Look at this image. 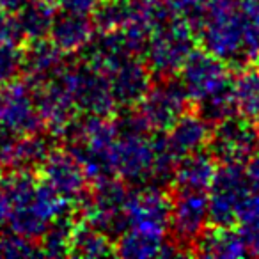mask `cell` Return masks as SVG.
<instances>
[{
  "label": "cell",
  "instance_id": "obj_1",
  "mask_svg": "<svg viewBox=\"0 0 259 259\" xmlns=\"http://www.w3.org/2000/svg\"><path fill=\"white\" fill-rule=\"evenodd\" d=\"M199 43L192 27L183 20H170L149 37L144 61L155 78L178 76L183 64Z\"/></svg>",
  "mask_w": 259,
  "mask_h": 259
},
{
  "label": "cell",
  "instance_id": "obj_2",
  "mask_svg": "<svg viewBox=\"0 0 259 259\" xmlns=\"http://www.w3.org/2000/svg\"><path fill=\"white\" fill-rule=\"evenodd\" d=\"M151 132H169L187 112L194 108L190 96L178 76L155 78L146 96L137 105Z\"/></svg>",
  "mask_w": 259,
  "mask_h": 259
},
{
  "label": "cell",
  "instance_id": "obj_3",
  "mask_svg": "<svg viewBox=\"0 0 259 259\" xmlns=\"http://www.w3.org/2000/svg\"><path fill=\"white\" fill-rule=\"evenodd\" d=\"M252 194L245 163H219L208 190L209 224L238 226V215L245 199Z\"/></svg>",
  "mask_w": 259,
  "mask_h": 259
},
{
  "label": "cell",
  "instance_id": "obj_4",
  "mask_svg": "<svg viewBox=\"0 0 259 259\" xmlns=\"http://www.w3.org/2000/svg\"><path fill=\"white\" fill-rule=\"evenodd\" d=\"M206 149L219 163H247L259 151L254 119L236 114L220 121L213 126Z\"/></svg>",
  "mask_w": 259,
  "mask_h": 259
},
{
  "label": "cell",
  "instance_id": "obj_5",
  "mask_svg": "<svg viewBox=\"0 0 259 259\" xmlns=\"http://www.w3.org/2000/svg\"><path fill=\"white\" fill-rule=\"evenodd\" d=\"M68 82L73 101L80 114L115 115L119 110L112 94L110 78L107 73L80 61L68 68Z\"/></svg>",
  "mask_w": 259,
  "mask_h": 259
},
{
  "label": "cell",
  "instance_id": "obj_6",
  "mask_svg": "<svg viewBox=\"0 0 259 259\" xmlns=\"http://www.w3.org/2000/svg\"><path fill=\"white\" fill-rule=\"evenodd\" d=\"M170 211V236L187 255H194V241L209 224L208 192L172 190Z\"/></svg>",
  "mask_w": 259,
  "mask_h": 259
},
{
  "label": "cell",
  "instance_id": "obj_7",
  "mask_svg": "<svg viewBox=\"0 0 259 259\" xmlns=\"http://www.w3.org/2000/svg\"><path fill=\"white\" fill-rule=\"evenodd\" d=\"M0 130L16 137L47 130L34 101V91L25 80L0 85Z\"/></svg>",
  "mask_w": 259,
  "mask_h": 259
},
{
  "label": "cell",
  "instance_id": "obj_8",
  "mask_svg": "<svg viewBox=\"0 0 259 259\" xmlns=\"http://www.w3.org/2000/svg\"><path fill=\"white\" fill-rule=\"evenodd\" d=\"M231 69L233 68L224 59L217 57L206 48H195L178 73V78L181 80L192 103H195L229 83L233 80Z\"/></svg>",
  "mask_w": 259,
  "mask_h": 259
},
{
  "label": "cell",
  "instance_id": "obj_9",
  "mask_svg": "<svg viewBox=\"0 0 259 259\" xmlns=\"http://www.w3.org/2000/svg\"><path fill=\"white\" fill-rule=\"evenodd\" d=\"M172 192L155 185L132 187L126 202V215L130 227L165 234L170 224Z\"/></svg>",
  "mask_w": 259,
  "mask_h": 259
},
{
  "label": "cell",
  "instance_id": "obj_10",
  "mask_svg": "<svg viewBox=\"0 0 259 259\" xmlns=\"http://www.w3.org/2000/svg\"><path fill=\"white\" fill-rule=\"evenodd\" d=\"M71 66V64H69ZM68 69L57 78L50 80L47 83H41L32 87L34 101H36L37 112L45 122L47 132L54 134L57 139L62 137L64 130L69 122L76 117V105L73 101V94L68 82Z\"/></svg>",
  "mask_w": 259,
  "mask_h": 259
},
{
  "label": "cell",
  "instance_id": "obj_11",
  "mask_svg": "<svg viewBox=\"0 0 259 259\" xmlns=\"http://www.w3.org/2000/svg\"><path fill=\"white\" fill-rule=\"evenodd\" d=\"M39 174L73 206L78 204L91 190V181L85 174V169L78 162V158L64 146H57L48 155Z\"/></svg>",
  "mask_w": 259,
  "mask_h": 259
},
{
  "label": "cell",
  "instance_id": "obj_12",
  "mask_svg": "<svg viewBox=\"0 0 259 259\" xmlns=\"http://www.w3.org/2000/svg\"><path fill=\"white\" fill-rule=\"evenodd\" d=\"M153 141L149 135H119L114 148L117 178L130 187H144L153 176Z\"/></svg>",
  "mask_w": 259,
  "mask_h": 259
},
{
  "label": "cell",
  "instance_id": "obj_13",
  "mask_svg": "<svg viewBox=\"0 0 259 259\" xmlns=\"http://www.w3.org/2000/svg\"><path fill=\"white\" fill-rule=\"evenodd\" d=\"M69 54L61 50L50 37L32 39L27 47H23L22 76L30 87H37L57 78L69 68Z\"/></svg>",
  "mask_w": 259,
  "mask_h": 259
},
{
  "label": "cell",
  "instance_id": "obj_14",
  "mask_svg": "<svg viewBox=\"0 0 259 259\" xmlns=\"http://www.w3.org/2000/svg\"><path fill=\"white\" fill-rule=\"evenodd\" d=\"M112 94L119 108H134L141 103L155 82L148 62L141 55H132L108 75Z\"/></svg>",
  "mask_w": 259,
  "mask_h": 259
},
{
  "label": "cell",
  "instance_id": "obj_15",
  "mask_svg": "<svg viewBox=\"0 0 259 259\" xmlns=\"http://www.w3.org/2000/svg\"><path fill=\"white\" fill-rule=\"evenodd\" d=\"M132 55L134 52L130 48L128 39L121 29L108 30V32L98 30V34H94L89 45L80 52V61L110 75L117 66H121Z\"/></svg>",
  "mask_w": 259,
  "mask_h": 259
},
{
  "label": "cell",
  "instance_id": "obj_16",
  "mask_svg": "<svg viewBox=\"0 0 259 259\" xmlns=\"http://www.w3.org/2000/svg\"><path fill=\"white\" fill-rule=\"evenodd\" d=\"M247 245L234 226L208 224L194 241V255L213 259H236L247 255Z\"/></svg>",
  "mask_w": 259,
  "mask_h": 259
},
{
  "label": "cell",
  "instance_id": "obj_17",
  "mask_svg": "<svg viewBox=\"0 0 259 259\" xmlns=\"http://www.w3.org/2000/svg\"><path fill=\"white\" fill-rule=\"evenodd\" d=\"M96 32L98 29L93 16L61 9V13L55 15L48 37L66 54H80Z\"/></svg>",
  "mask_w": 259,
  "mask_h": 259
},
{
  "label": "cell",
  "instance_id": "obj_18",
  "mask_svg": "<svg viewBox=\"0 0 259 259\" xmlns=\"http://www.w3.org/2000/svg\"><path fill=\"white\" fill-rule=\"evenodd\" d=\"M217 169H219V162L213 158L208 149L188 153L178 160L170 188L172 190L208 192L217 174Z\"/></svg>",
  "mask_w": 259,
  "mask_h": 259
},
{
  "label": "cell",
  "instance_id": "obj_19",
  "mask_svg": "<svg viewBox=\"0 0 259 259\" xmlns=\"http://www.w3.org/2000/svg\"><path fill=\"white\" fill-rule=\"evenodd\" d=\"M57 148V137L50 132L22 135L15 141L6 160V169H27L39 172L48 155Z\"/></svg>",
  "mask_w": 259,
  "mask_h": 259
},
{
  "label": "cell",
  "instance_id": "obj_20",
  "mask_svg": "<svg viewBox=\"0 0 259 259\" xmlns=\"http://www.w3.org/2000/svg\"><path fill=\"white\" fill-rule=\"evenodd\" d=\"M213 126L201 117L197 112L192 108L190 112L183 115L169 132H165L167 141L170 148L174 149L178 156H185L188 153H195L206 149L211 137Z\"/></svg>",
  "mask_w": 259,
  "mask_h": 259
},
{
  "label": "cell",
  "instance_id": "obj_21",
  "mask_svg": "<svg viewBox=\"0 0 259 259\" xmlns=\"http://www.w3.org/2000/svg\"><path fill=\"white\" fill-rule=\"evenodd\" d=\"M69 255L75 257H108L117 255L115 241L93 224L78 219L75 226Z\"/></svg>",
  "mask_w": 259,
  "mask_h": 259
},
{
  "label": "cell",
  "instance_id": "obj_22",
  "mask_svg": "<svg viewBox=\"0 0 259 259\" xmlns=\"http://www.w3.org/2000/svg\"><path fill=\"white\" fill-rule=\"evenodd\" d=\"M233 91L238 114L248 119L259 117V61L234 69Z\"/></svg>",
  "mask_w": 259,
  "mask_h": 259
},
{
  "label": "cell",
  "instance_id": "obj_23",
  "mask_svg": "<svg viewBox=\"0 0 259 259\" xmlns=\"http://www.w3.org/2000/svg\"><path fill=\"white\" fill-rule=\"evenodd\" d=\"M165 241V234L130 227L124 234L117 238L115 248H117V255L121 257H162Z\"/></svg>",
  "mask_w": 259,
  "mask_h": 259
},
{
  "label": "cell",
  "instance_id": "obj_24",
  "mask_svg": "<svg viewBox=\"0 0 259 259\" xmlns=\"http://www.w3.org/2000/svg\"><path fill=\"white\" fill-rule=\"evenodd\" d=\"M76 220H78V217H76V211L73 209V211H68L64 215L57 217L48 226V229L45 231V234L39 240V247L43 250V255H50V257L69 255Z\"/></svg>",
  "mask_w": 259,
  "mask_h": 259
},
{
  "label": "cell",
  "instance_id": "obj_25",
  "mask_svg": "<svg viewBox=\"0 0 259 259\" xmlns=\"http://www.w3.org/2000/svg\"><path fill=\"white\" fill-rule=\"evenodd\" d=\"M194 110L211 126L219 124L220 121L231 117V115H236L238 105L233 91V80L229 83H226L224 87H220V89H217L215 93L195 101Z\"/></svg>",
  "mask_w": 259,
  "mask_h": 259
},
{
  "label": "cell",
  "instance_id": "obj_26",
  "mask_svg": "<svg viewBox=\"0 0 259 259\" xmlns=\"http://www.w3.org/2000/svg\"><path fill=\"white\" fill-rule=\"evenodd\" d=\"M20 23L25 30L27 41L43 39L50 36L52 23L57 15V8L45 0H30L25 8H22L18 13Z\"/></svg>",
  "mask_w": 259,
  "mask_h": 259
},
{
  "label": "cell",
  "instance_id": "obj_27",
  "mask_svg": "<svg viewBox=\"0 0 259 259\" xmlns=\"http://www.w3.org/2000/svg\"><path fill=\"white\" fill-rule=\"evenodd\" d=\"M93 20L101 32L122 29L132 20V0H101Z\"/></svg>",
  "mask_w": 259,
  "mask_h": 259
},
{
  "label": "cell",
  "instance_id": "obj_28",
  "mask_svg": "<svg viewBox=\"0 0 259 259\" xmlns=\"http://www.w3.org/2000/svg\"><path fill=\"white\" fill-rule=\"evenodd\" d=\"M23 73V45L0 43V85L18 80Z\"/></svg>",
  "mask_w": 259,
  "mask_h": 259
},
{
  "label": "cell",
  "instance_id": "obj_29",
  "mask_svg": "<svg viewBox=\"0 0 259 259\" xmlns=\"http://www.w3.org/2000/svg\"><path fill=\"white\" fill-rule=\"evenodd\" d=\"M0 43L25 45L27 36L16 13L0 9Z\"/></svg>",
  "mask_w": 259,
  "mask_h": 259
},
{
  "label": "cell",
  "instance_id": "obj_30",
  "mask_svg": "<svg viewBox=\"0 0 259 259\" xmlns=\"http://www.w3.org/2000/svg\"><path fill=\"white\" fill-rule=\"evenodd\" d=\"M243 241L247 245V252L250 255H259V217L243 219L238 224Z\"/></svg>",
  "mask_w": 259,
  "mask_h": 259
},
{
  "label": "cell",
  "instance_id": "obj_31",
  "mask_svg": "<svg viewBox=\"0 0 259 259\" xmlns=\"http://www.w3.org/2000/svg\"><path fill=\"white\" fill-rule=\"evenodd\" d=\"M101 0H61L59 9L64 11L78 13V15H89L93 16V13L96 11V8L100 6Z\"/></svg>",
  "mask_w": 259,
  "mask_h": 259
},
{
  "label": "cell",
  "instance_id": "obj_32",
  "mask_svg": "<svg viewBox=\"0 0 259 259\" xmlns=\"http://www.w3.org/2000/svg\"><path fill=\"white\" fill-rule=\"evenodd\" d=\"M245 170H247V178L252 187V192H259V151L245 163Z\"/></svg>",
  "mask_w": 259,
  "mask_h": 259
},
{
  "label": "cell",
  "instance_id": "obj_33",
  "mask_svg": "<svg viewBox=\"0 0 259 259\" xmlns=\"http://www.w3.org/2000/svg\"><path fill=\"white\" fill-rule=\"evenodd\" d=\"M9 215H11V202H9L4 188L0 185V231L4 229V226H8Z\"/></svg>",
  "mask_w": 259,
  "mask_h": 259
},
{
  "label": "cell",
  "instance_id": "obj_34",
  "mask_svg": "<svg viewBox=\"0 0 259 259\" xmlns=\"http://www.w3.org/2000/svg\"><path fill=\"white\" fill-rule=\"evenodd\" d=\"M255 128H257V135H259V117L255 119Z\"/></svg>",
  "mask_w": 259,
  "mask_h": 259
},
{
  "label": "cell",
  "instance_id": "obj_35",
  "mask_svg": "<svg viewBox=\"0 0 259 259\" xmlns=\"http://www.w3.org/2000/svg\"><path fill=\"white\" fill-rule=\"evenodd\" d=\"M4 170V163H2V158H0V172Z\"/></svg>",
  "mask_w": 259,
  "mask_h": 259
}]
</instances>
